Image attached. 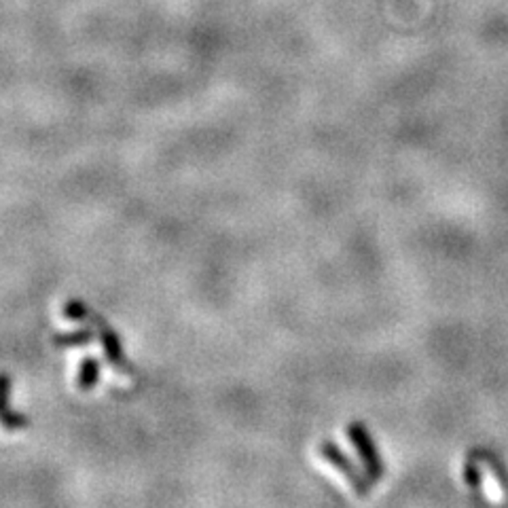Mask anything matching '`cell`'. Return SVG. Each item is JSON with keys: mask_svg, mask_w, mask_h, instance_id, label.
<instances>
[{"mask_svg": "<svg viewBox=\"0 0 508 508\" xmlns=\"http://www.w3.org/2000/svg\"><path fill=\"white\" fill-rule=\"evenodd\" d=\"M87 323L93 324V329H96V335H98V339H100V343H102V348H104V354H107V360L110 362V365H113L119 373H124V375L136 377L138 369L132 365L130 360H127L124 341H121L119 332H116L113 326L107 323V318L98 316V314L91 309V314H90V318H87Z\"/></svg>", "mask_w": 508, "mask_h": 508, "instance_id": "cell-1", "label": "cell"}, {"mask_svg": "<svg viewBox=\"0 0 508 508\" xmlns=\"http://www.w3.org/2000/svg\"><path fill=\"white\" fill-rule=\"evenodd\" d=\"M349 443H352L356 452L360 455V462L365 466V475L369 477V481L375 486V483L382 481L385 466L382 462V455L377 452L375 441H373L371 432L366 430V426L362 422H352L346 430Z\"/></svg>", "mask_w": 508, "mask_h": 508, "instance_id": "cell-2", "label": "cell"}, {"mask_svg": "<svg viewBox=\"0 0 508 508\" xmlns=\"http://www.w3.org/2000/svg\"><path fill=\"white\" fill-rule=\"evenodd\" d=\"M318 453L324 462H329L332 469L339 470V475H343L349 481V486L354 487V492L358 495L369 494V487L373 483L369 481V477H365L360 472L358 466L352 462V458H348V453L343 449H339L337 443L332 441H323L318 445Z\"/></svg>", "mask_w": 508, "mask_h": 508, "instance_id": "cell-3", "label": "cell"}, {"mask_svg": "<svg viewBox=\"0 0 508 508\" xmlns=\"http://www.w3.org/2000/svg\"><path fill=\"white\" fill-rule=\"evenodd\" d=\"M0 426L9 432L28 428V418L11 409V379L0 373Z\"/></svg>", "mask_w": 508, "mask_h": 508, "instance_id": "cell-4", "label": "cell"}, {"mask_svg": "<svg viewBox=\"0 0 508 508\" xmlns=\"http://www.w3.org/2000/svg\"><path fill=\"white\" fill-rule=\"evenodd\" d=\"M469 455L478 460V462H486L489 469H492V475L495 477V481L500 483V487L504 489V494L508 495V470H506V466L502 464V460L498 458V455L487 452V449H475V452H470Z\"/></svg>", "mask_w": 508, "mask_h": 508, "instance_id": "cell-5", "label": "cell"}, {"mask_svg": "<svg viewBox=\"0 0 508 508\" xmlns=\"http://www.w3.org/2000/svg\"><path fill=\"white\" fill-rule=\"evenodd\" d=\"M100 382V362L96 358H85L79 366V377L77 385L81 392H91Z\"/></svg>", "mask_w": 508, "mask_h": 508, "instance_id": "cell-6", "label": "cell"}, {"mask_svg": "<svg viewBox=\"0 0 508 508\" xmlns=\"http://www.w3.org/2000/svg\"><path fill=\"white\" fill-rule=\"evenodd\" d=\"M96 337V329H79L73 332H57L54 337V343L57 348H81L90 346Z\"/></svg>", "mask_w": 508, "mask_h": 508, "instance_id": "cell-7", "label": "cell"}, {"mask_svg": "<svg viewBox=\"0 0 508 508\" xmlns=\"http://www.w3.org/2000/svg\"><path fill=\"white\" fill-rule=\"evenodd\" d=\"M62 314L68 320H73V323H87V318H90V314H91V307L87 306L85 301L70 299V301L64 303Z\"/></svg>", "mask_w": 508, "mask_h": 508, "instance_id": "cell-8", "label": "cell"}, {"mask_svg": "<svg viewBox=\"0 0 508 508\" xmlns=\"http://www.w3.org/2000/svg\"><path fill=\"white\" fill-rule=\"evenodd\" d=\"M462 472H464V483L469 486L470 492H475V494L481 492V469H478V460L469 455L464 462Z\"/></svg>", "mask_w": 508, "mask_h": 508, "instance_id": "cell-9", "label": "cell"}]
</instances>
